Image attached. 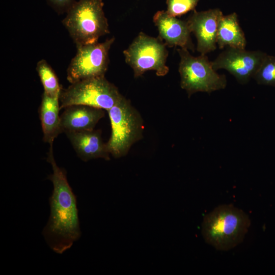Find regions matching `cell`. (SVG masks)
I'll return each mask as SVG.
<instances>
[{"label": "cell", "instance_id": "12", "mask_svg": "<svg viewBox=\"0 0 275 275\" xmlns=\"http://www.w3.org/2000/svg\"><path fill=\"white\" fill-rule=\"evenodd\" d=\"M105 116L103 109L85 105H73L64 108L60 116L62 132L93 130Z\"/></svg>", "mask_w": 275, "mask_h": 275}, {"label": "cell", "instance_id": "13", "mask_svg": "<svg viewBox=\"0 0 275 275\" xmlns=\"http://www.w3.org/2000/svg\"><path fill=\"white\" fill-rule=\"evenodd\" d=\"M77 156L83 161L101 158L109 160L111 154L103 142L100 130H84L66 133Z\"/></svg>", "mask_w": 275, "mask_h": 275}, {"label": "cell", "instance_id": "4", "mask_svg": "<svg viewBox=\"0 0 275 275\" xmlns=\"http://www.w3.org/2000/svg\"><path fill=\"white\" fill-rule=\"evenodd\" d=\"M107 112L112 133L106 145L110 154L119 158L126 155L132 145L142 139L143 120L123 96Z\"/></svg>", "mask_w": 275, "mask_h": 275}, {"label": "cell", "instance_id": "15", "mask_svg": "<svg viewBox=\"0 0 275 275\" xmlns=\"http://www.w3.org/2000/svg\"><path fill=\"white\" fill-rule=\"evenodd\" d=\"M217 45L219 49L231 47L245 49L246 40L238 23L235 13L223 15L219 21L217 33Z\"/></svg>", "mask_w": 275, "mask_h": 275}, {"label": "cell", "instance_id": "5", "mask_svg": "<svg viewBox=\"0 0 275 275\" xmlns=\"http://www.w3.org/2000/svg\"><path fill=\"white\" fill-rule=\"evenodd\" d=\"M123 96L104 76L83 79L61 90L60 109L73 105H85L106 110L115 105Z\"/></svg>", "mask_w": 275, "mask_h": 275}, {"label": "cell", "instance_id": "11", "mask_svg": "<svg viewBox=\"0 0 275 275\" xmlns=\"http://www.w3.org/2000/svg\"><path fill=\"white\" fill-rule=\"evenodd\" d=\"M153 20L158 31V37L167 46H179L195 51V45L186 20L172 16L164 10L158 11L154 14Z\"/></svg>", "mask_w": 275, "mask_h": 275}, {"label": "cell", "instance_id": "2", "mask_svg": "<svg viewBox=\"0 0 275 275\" xmlns=\"http://www.w3.org/2000/svg\"><path fill=\"white\" fill-rule=\"evenodd\" d=\"M250 225L249 216L242 210L221 205L204 216L202 233L206 243L226 251L243 241Z\"/></svg>", "mask_w": 275, "mask_h": 275}, {"label": "cell", "instance_id": "7", "mask_svg": "<svg viewBox=\"0 0 275 275\" xmlns=\"http://www.w3.org/2000/svg\"><path fill=\"white\" fill-rule=\"evenodd\" d=\"M123 53L126 63L133 71L134 77L142 76L148 70H154L157 76H163L169 71L166 65L167 45L159 37L140 32Z\"/></svg>", "mask_w": 275, "mask_h": 275}, {"label": "cell", "instance_id": "10", "mask_svg": "<svg viewBox=\"0 0 275 275\" xmlns=\"http://www.w3.org/2000/svg\"><path fill=\"white\" fill-rule=\"evenodd\" d=\"M223 15L217 8L202 11L195 9L186 20L190 32L196 37L197 50L201 54L216 49L218 25Z\"/></svg>", "mask_w": 275, "mask_h": 275}, {"label": "cell", "instance_id": "19", "mask_svg": "<svg viewBox=\"0 0 275 275\" xmlns=\"http://www.w3.org/2000/svg\"><path fill=\"white\" fill-rule=\"evenodd\" d=\"M47 3L59 15L66 13L76 0H46Z\"/></svg>", "mask_w": 275, "mask_h": 275}, {"label": "cell", "instance_id": "3", "mask_svg": "<svg viewBox=\"0 0 275 275\" xmlns=\"http://www.w3.org/2000/svg\"><path fill=\"white\" fill-rule=\"evenodd\" d=\"M103 0H78L66 13L62 22L76 47L98 42L109 33Z\"/></svg>", "mask_w": 275, "mask_h": 275}, {"label": "cell", "instance_id": "6", "mask_svg": "<svg viewBox=\"0 0 275 275\" xmlns=\"http://www.w3.org/2000/svg\"><path fill=\"white\" fill-rule=\"evenodd\" d=\"M177 50L180 58L178 68L180 86L188 97L198 92L211 93L226 88V76L216 72L206 54L194 57L186 49L180 48Z\"/></svg>", "mask_w": 275, "mask_h": 275}, {"label": "cell", "instance_id": "9", "mask_svg": "<svg viewBox=\"0 0 275 275\" xmlns=\"http://www.w3.org/2000/svg\"><path fill=\"white\" fill-rule=\"evenodd\" d=\"M266 55L261 50L227 47L211 63L215 71L225 69L244 85L253 78Z\"/></svg>", "mask_w": 275, "mask_h": 275}, {"label": "cell", "instance_id": "16", "mask_svg": "<svg viewBox=\"0 0 275 275\" xmlns=\"http://www.w3.org/2000/svg\"><path fill=\"white\" fill-rule=\"evenodd\" d=\"M36 70L43 87L44 92L52 97L59 96L62 88L54 71L47 62L44 59L39 61Z\"/></svg>", "mask_w": 275, "mask_h": 275}, {"label": "cell", "instance_id": "1", "mask_svg": "<svg viewBox=\"0 0 275 275\" xmlns=\"http://www.w3.org/2000/svg\"><path fill=\"white\" fill-rule=\"evenodd\" d=\"M47 161L52 169L47 178L52 183L53 190L49 199L50 215L42 234L49 247L62 254L81 236L76 197L68 183L66 171L57 164L52 144L50 145Z\"/></svg>", "mask_w": 275, "mask_h": 275}, {"label": "cell", "instance_id": "17", "mask_svg": "<svg viewBox=\"0 0 275 275\" xmlns=\"http://www.w3.org/2000/svg\"><path fill=\"white\" fill-rule=\"evenodd\" d=\"M253 78L259 85L275 87V56H266Z\"/></svg>", "mask_w": 275, "mask_h": 275}, {"label": "cell", "instance_id": "8", "mask_svg": "<svg viewBox=\"0 0 275 275\" xmlns=\"http://www.w3.org/2000/svg\"><path fill=\"white\" fill-rule=\"evenodd\" d=\"M115 38L84 45L77 51L67 69V79L72 84L83 79L104 76L109 64V50Z\"/></svg>", "mask_w": 275, "mask_h": 275}, {"label": "cell", "instance_id": "18", "mask_svg": "<svg viewBox=\"0 0 275 275\" xmlns=\"http://www.w3.org/2000/svg\"><path fill=\"white\" fill-rule=\"evenodd\" d=\"M199 0H166L167 13L171 16H182L195 9Z\"/></svg>", "mask_w": 275, "mask_h": 275}, {"label": "cell", "instance_id": "14", "mask_svg": "<svg viewBox=\"0 0 275 275\" xmlns=\"http://www.w3.org/2000/svg\"><path fill=\"white\" fill-rule=\"evenodd\" d=\"M60 109L59 96L52 97L43 92L39 114L43 141L49 145L52 144L54 140L62 133Z\"/></svg>", "mask_w": 275, "mask_h": 275}]
</instances>
